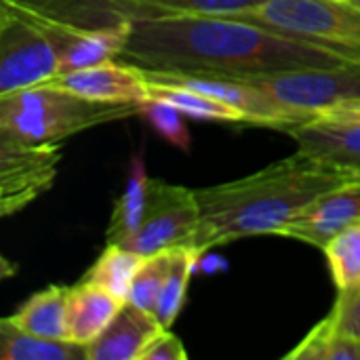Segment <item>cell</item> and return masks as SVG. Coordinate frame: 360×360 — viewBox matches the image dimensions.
<instances>
[{
	"instance_id": "6da1fadb",
	"label": "cell",
	"mask_w": 360,
	"mask_h": 360,
	"mask_svg": "<svg viewBox=\"0 0 360 360\" xmlns=\"http://www.w3.org/2000/svg\"><path fill=\"white\" fill-rule=\"evenodd\" d=\"M120 61L150 72L253 80L352 59L234 15L184 13L133 21Z\"/></svg>"
},
{
	"instance_id": "7a4b0ae2",
	"label": "cell",
	"mask_w": 360,
	"mask_h": 360,
	"mask_svg": "<svg viewBox=\"0 0 360 360\" xmlns=\"http://www.w3.org/2000/svg\"><path fill=\"white\" fill-rule=\"evenodd\" d=\"M350 179L359 177L297 150L247 177L196 190L200 224L192 249L205 253L238 238L278 234L312 200Z\"/></svg>"
},
{
	"instance_id": "3957f363",
	"label": "cell",
	"mask_w": 360,
	"mask_h": 360,
	"mask_svg": "<svg viewBox=\"0 0 360 360\" xmlns=\"http://www.w3.org/2000/svg\"><path fill=\"white\" fill-rule=\"evenodd\" d=\"M139 116V103H103L51 82L0 95V133L32 143H61L86 129Z\"/></svg>"
},
{
	"instance_id": "277c9868",
	"label": "cell",
	"mask_w": 360,
	"mask_h": 360,
	"mask_svg": "<svg viewBox=\"0 0 360 360\" xmlns=\"http://www.w3.org/2000/svg\"><path fill=\"white\" fill-rule=\"evenodd\" d=\"M230 15L327 46L352 61H360V6L354 2L264 0L257 6Z\"/></svg>"
},
{
	"instance_id": "5b68a950",
	"label": "cell",
	"mask_w": 360,
	"mask_h": 360,
	"mask_svg": "<svg viewBox=\"0 0 360 360\" xmlns=\"http://www.w3.org/2000/svg\"><path fill=\"white\" fill-rule=\"evenodd\" d=\"M59 74V49L21 8L0 0V95L44 84Z\"/></svg>"
},
{
	"instance_id": "8992f818",
	"label": "cell",
	"mask_w": 360,
	"mask_h": 360,
	"mask_svg": "<svg viewBox=\"0 0 360 360\" xmlns=\"http://www.w3.org/2000/svg\"><path fill=\"white\" fill-rule=\"evenodd\" d=\"M200 224L196 190L150 177L137 232L122 245L141 257L175 247H192Z\"/></svg>"
},
{
	"instance_id": "52a82bcc",
	"label": "cell",
	"mask_w": 360,
	"mask_h": 360,
	"mask_svg": "<svg viewBox=\"0 0 360 360\" xmlns=\"http://www.w3.org/2000/svg\"><path fill=\"white\" fill-rule=\"evenodd\" d=\"M247 82L255 84L278 105L316 118L325 108L360 99V61L278 72Z\"/></svg>"
},
{
	"instance_id": "ba28073f",
	"label": "cell",
	"mask_w": 360,
	"mask_h": 360,
	"mask_svg": "<svg viewBox=\"0 0 360 360\" xmlns=\"http://www.w3.org/2000/svg\"><path fill=\"white\" fill-rule=\"evenodd\" d=\"M61 143H32L0 133V213L11 217L44 194L57 175Z\"/></svg>"
},
{
	"instance_id": "9c48e42d",
	"label": "cell",
	"mask_w": 360,
	"mask_h": 360,
	"mask_svg": "<svg viewBox=\"0 0 360 360\" xmlns=\"http://www.w3.org/2000/svg\"><path fill=\"white\" fill-rule=\"evenodd\" d=\"M354 224H360V177L321 194L276 236L295 238L325 251L338 234Z\"/></svg>"
},
{
	"instance_id": "30bf717a",
	"label": "cell",
	"mask_w": 360,
	"mask_h": 360,
	"mask_svg": "<svg viewBox=\"0 0 360 360\" xmlns=\"http://www.w3.org/2000/svg\"><path fill=\"white\" fill-rule=\"evenodd\" d=\"M49 82L91 101L143 103L150 99V82L143 72L120 59L61 74Z\"/></svg>"
},
{
	"instance_id": "8fae6325",
	"label": "cell",
	"mask_w": 360,
	"mask_h": 360,
	"mask_svg": "<svg viewBox=\"0 0 360 360\" xmlns=\"http://www.w3.org/2000/svg\"><path fill=\"white\" fill-rule=\"evenodd\" d=\"M165 331L156 314L124 302L101 335L86 346L89 360H139L152 340Z\"/></svg>"
},
{
	"instance_id": "7c38bea8",
	"label": "cell",
	"mask_w": 360,
	"mask_h": 360,
	"mask_svg": "<svg viewBox=\"0 0 360 360\" xmlns=\"http://www.w3.org/2000/svg\"><path fill=\"white\" fill-rule=\"evenodd\" d=\"M297 150L350 171L360 177V124L312 118L283 129Z\"/></svg>"
},
{
	"instance_id": "4fadbf2b",
	"label": "cell",
	"mask_w": 360,
	"mask_h": 360,
	"mask_svg": "<svg viewBox=\"0 0 360 360\" xmlns=\"http://www.w3.org/2000/svg\"><path fill=\"white\" fill-rule=\"evenodd\" d=\"M131 23L133 21L65 34L57 44L59 46L57 76L120 59V53L124 51L127 40L131 36Z\"/></svg>"
},
{
	"instance_id": "5bb4252c",
	"label": "cell",
	"mask_w": 360,
	"mask_h": 360,
	"mask_svg": "<svg viewBox=\"0 0 360 360\" xmlns=\"http://www.w3.org/2000/svg\"><path fill=\"white\" fill-rule=\"evenodd\" d=\"M122 304L124 302H120L105 289L80 281L70 289V297H68V310H65L68 340L80 346H89L112 323V319L118 314Z\"/></svg>"
},
{
	"instance_id": "9a60e30c",
	"label": "cell",
	"mask_w": 360,
	"mask_h": 360,
	"mask_svg": "<svg viewBox=\"0 0 360 360\" xmlns=\"http://www.w3.org/2000/svg\"><path fill=\"white\" fill-rule=\"evenodd\" d=\"M70 289L72 287L51 285V287L34 293L25 304H21L4 321L15 325L21 331L34 333L40 338L68 340L65 310H68Z\"/></svg>"
},
{
	"instance_id": "2e32d148",
	"label": "cell",
	"mask_w": 360,
	"mask_h": 360,
	"mask_svg": "<svg viewBox=\"0 0 360 360\" xmlns=\"http://www.w3.org/2000/svg\"><path fill=\"white\" fill-rule=\"evenodd\" d=\"M0 359L2 360H89L86 346L70 340L40 338L17 329L2 319L0 323Z\"/></svg>"
},
{
	"instance_id": "e0dca14e",
	"label": "cell",
	"mask_w": 360,
	"mask_h": 360,
	"mask_svg": "<svg viewBox=\"0 0 360 360\" xmlns=\"http://www.w3.org/2000/svg\"><path fill=\"white\" fill-rule=\"evenodd\" d=\"M148 184L150 175L146 173L143 160L135 156L131 160L129 169V179L122 190V194L114 202V211L105 230V240L108 245H124L139 228L143 207H146V196H148Z\"/></svg>"
},
{
	"instance_id": "ac0fdd59",
	"label": "cell",
	"mask_w": 360,
	"mask_h": 360,
	"mask_svg": "<svg viewBox=\"0 0 360 360\" xmlns=\"http://www.w3.org/2000/svg\"><path fill=\"white\" fill-rule=\"evenodd\" d=\"M124 19H154L167 15L184 13H219L230 15L251 6L262 4L264 0H108Z\"/></svg>"
},
{
	"instance_id": "d6986e66",
	"label": "cell",
	"mask_w": 360,
	"mask_h": 360,
	"mask_svg": "<svg viewBox=\"0 0 360 360\" xmlns=\"http://www.w3.org/2000/svg\"><path fill=\"white\" fill-rule=\"evenodd\" d=\"M143 257L131 249H124L120 245H105L97 262L84 272L80 281L105 289L120 302H129L131 287Z\"/></svg>"
},
{
	"instance_id": "ffe728a7",
	"label": "cell",
	"mask_w": 360,
	"mask_h": 360,
	"mask_svg": "<svg viewBox=\"0 0 360 360\" xmlns=\"http://www.w3.org/2000/svg\"><path fill=\"white\" fill-rule=\"evenodd\" d=\"M150 97L167 101L181 110L190 118L198 120H215V122H234V124H247V116L213 97H207L202 93L175 86V84H162V82H150Z\"/></svg>"
},
{
	"instance_id": "44dd1931",
	"label": "cell",
	"mask_w": 360,
	"mask_h": 360,
	"mask_svg": "<svg viewBox=\"0 0 360 360\" xmlns=\"http://www.w3.org/2000/svg\"><path fill=\"white\" fill-rule=\"evenodd\" d=\"M202 253H198L192 247H177L173 251V264H171V270L165 278V285L160 289V295H158V302L154 308V314L165 329L173 327V323L177 321V316L184 308L186 291H188L196 259Z\"/></svg>"
},
{
	"instance_id": "7402d4cb",
	"label": "cell",
	"mask_w": 360,
	"mask_h": 360,
	"mask_svg": "<svg viewBox=\"0 0 360 360\" xmlns=\"http://www.w3.org/2000/svg\"><path fill=\"white\" fill-rule=\"evenodd\" d=\"M289 360H360V342L350 340L333 331V327L323 319L291 352L285 354Z\"/></svg>"
},
{
	"instance_id": "603a6c76",
	"label": "cell",
	"mask_w": 360,
	"mask_h": 360,
	"mask_svg": "<svg viewBox=\"0 0 360 360\" xmlns=\"http://www.w3.org/2000/svg\"><path fill=\"white\" fill-rule=\"evenodd\" d=\"M325 255L338 291L360 287V224L338 234L325 247Z\"/></svg>"
},
{
	"instance_id": "cb8c5ba5",
	"label": "cell",
	"mask_w": 360,
	"mask_h": 360,
	"mask_svg": "<svg viewBox=\"0 0 360 360\" xmlns=\"http://www.w3.org/2000/svg\"><path fill=\"white\" fill-rule=\"evenodd\" d=\"M175 249L158 251L154 255L143 257V262H141V266H139V270L135 274L133 287H131V295H129L131 304H135V306H139V308L154 314L160 289H162L165 278H167V274L171 270V264H173V251Z\"/></svg>"
},
{
	"instance_id": "d4e9b609",
	"label": "cell",
	"mask_w": 360,
	"mask_h": 360,
	"mask_svg": "<svg viewBox=\"0 0 360 360\" xmlns=\"http://www.w3.org/2000/svg\"><path fill=\"white\" fill-rule=\"evenodd\" d=\"M139 116H143L171 146L179 150H190V131L186 114L175 105L160 99H146L139 103Z\"/></svg>"
},
{
	"instance_id": "484cf974",
	"label": "cell",
	"mask_w": 360,
	"mask_h": 360,
	"mask_svg": "<svg viewBox=\"0 0 360 360\" xmlns=\"http://www.w3.org/2000/svg\"><path fill=\"white\" fill-rule=\"evenodd\" d=\"M327 323L340 335L360 342V287L344 289L338 293V300L327 316Z\"/></svg>"
},
{
	"instance_id": "4316f807",
	"label": "cell",
	"mask_w": 360,
	"mask_h": 360,
	"mask_svg": "<svg viewBox=\"0 0 360 360\" xmlns=\"http://www.w3.org/2000/svg\"><path fill=\"white\" fill-rule=\"evenodd\" d=\"M188 359V350L181 344V340L171 333V329L160 331L152 344L143 350L139 360H186Z\"/></svg>"
},
{
	"instance_id": "83f0119b",
	"label": "cell",
	"mask_w": 360,
	"mask_h": 360,
	"mask_svg": "<svg viewBox=\"0 0 360 360\" xmlns=\"http://www.w3.org/2000/svg\"><path fill=\"white\" fill-rule=\"evenodd\" d=\"M316 118L333 120V122H352L360 124V99H348L342 103H335L331 108H325L316 114Z\"/></svg>"
},
{
	"instance_id": "f1b7e54d",
	"label": "cell",
	"mask_w": 360,
	"mask_h": 360,
	"mask_svg": "<svg viewBox=\"0 0 360 360\" xmlns=\"http://www.w3.org/2000/svg\"><path fill=\"white\" fill-rule=\"evenodd\" d=\"M352 2H354V4H359V6H360V0H352Z\"/></svg>"
},
{
	"instance_id": "f546056e",
	"label": "cell",
	"mask_w": 360,
	"mask_h": 360,
	"mask_svg": "<svg viewBox=\"0 0 360 360\" xmlns=\"http://www.w3.org/2000/svg\"><path fill=\"white\" fill-rule=\"evenodd\" d=\"M340 2H352V0H340Z\"/></svg>"
}]
</instances>
